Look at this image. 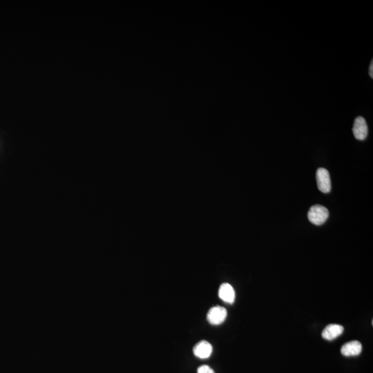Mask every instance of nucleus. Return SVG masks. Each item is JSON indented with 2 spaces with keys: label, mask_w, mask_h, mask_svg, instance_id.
I'll return each mask as SVG.
<instances>
[{
  "label": "nucleus",
  "mask_w": 373,
  "mask_h": 373,
  "mask_svg": "<svg viewBox=\"0 0 373 373\" xmlns=\"http://www.w3.org/2000/svg\"><path fill=\"white\" fill-rule=\"evenodd\" d=\"M329 216V212L326 208L316 204L310 208L308 218L309 222L315 226H321L326 222Z\"/></svg>",
  "instance_id": "obj_1"
},
{
  "label": "nucleus",
  "mask_w": 373,
  "mask_h": 373,
  "mask_svg": "<svg viewBox=\"0 0 373 373\" xmlns=\"http://www.w3.org/2000/svg\"><path fill=\"white\" fill-rule=\"evenodd\" d=\"M227 316V310L222 306H215L212 308L208 312L207 320L212 325H220L224 323Z\"/></svg>",
  "instance_id": "obj_2"
},
{
  "label": "nucleus",
  "mask_w": 373,
  "mask_h": 373,
  "mask_svg": "<svg viewBox=\"0 0 373 373\" xmlns=\"http://www.w3.org/2000/svg\"><path fill=\"white\" fill-rule=\"evenodd\" d=\"M316 178L318 190L322 192L329 193L331 190V181L328 171L324 168H320L316 171Z\"/></svg>",
  "instance_id": "obj_3"
},
{
  "label": "nucleus",
  "mask_w": 373,
  "mask_h": 373,
  "mask_svg": "<svg viewBox=\"0 0 373 373\" xmlns=\"http://www.w3.org/2000/svg\"><path fill=\"white\" fill-rule=\"evenodd\" d=\"M352 132L356 138L358 140H364L366 138L368 128L366 121L363 117L356 118L353 124Z\"/></svg>",
  "instance_id": "obj_4"
},
{
  "label": "nucleus",
  "mask_w": 373,
  "mask_h": 373,
  "mask_svg": "<svg viewBox=\"0 0 373 373\" xmlns=\"http://www.w3.org/2000/svg\"><path fill=\"white\" fill-rule=\"evenodd\" d=\"M212 346L207 341H202L196 344L194 347V354L200 358H207L212 353Z\"/></svg>",
  "instance_id": "obj_5"
},
{
  "label": "nucleus",
  "mask_w": 373,
  "mask_h": 373,
  "mask_svg": "<svg viewBox=\"0 0 373 373\" xmlns=\"http://www.w3.org/2000/svg\"><path fill=\"white\" fill-rule=\"evenodd\" d=\"M344 327L338 324H330L324 328L322 336L328 341L336 340L344 332Z\"/></svg>",
  "instance_id": "obj_6"
},
{
  "label": "nucleus",
  "mask_w": 373,
  "mask_h": 373,
  "mask_svg": "<svg viewBox=\"0 0 373 373\" xmlns=\"http://www.w3.org/2000/svg\"><path fill=\"white\" fill-rule=\"evenodd\" d=\"M362 344L358 341H352L344 344L341 352L346 356H358L362 352Z\"/></svg>",
  "instance_id": "obj_7"
},
{
  "label": "nucleus",
  "mask_w": 373,
  "mask_h": 373,
  "mask_svg": "<svg viewBox=\"0 0 373 373\" xmlns=\"http://www.w3.org/2000/svg\"><path fill=\"white\" fill-rule=\"evenodd\" d=\"M219 298L224 302L232 304L235 300V291L229 284H222L218 290Z\"/></svg>",
  "instance_id": "obj_8"
},
{
  "label": "nucleus",
  "mask_w": 373,
  "mask_h": 373,
  "mask_svg": "<svg viewBox=\"0 0 373 373\" xmlns=\"http://www.w3.org/2000/svg\"><path fill=\"white\" fill-rule=\"evenodd\" d=\"M197 372H198V373H214L211 368L206 365L199 367Z\"/></svg>",
  "instance_id": "obj_9"
},
{
  "label": "nucleus",
  "mask_w": 373,
  "mask_h": 373,
  "mask_svg": "<svg viewBox=\"0 0 373 373\" xmlns=\"http://www.w3.org/2000/svg\"><path fill=\"white\" fill-rule=\"evenodd\" d=\"M369 75L371 78H373V61H371L370 68H369Z\"/></svg>",
  "instance_id": "obj_10"
}]
</instances>
